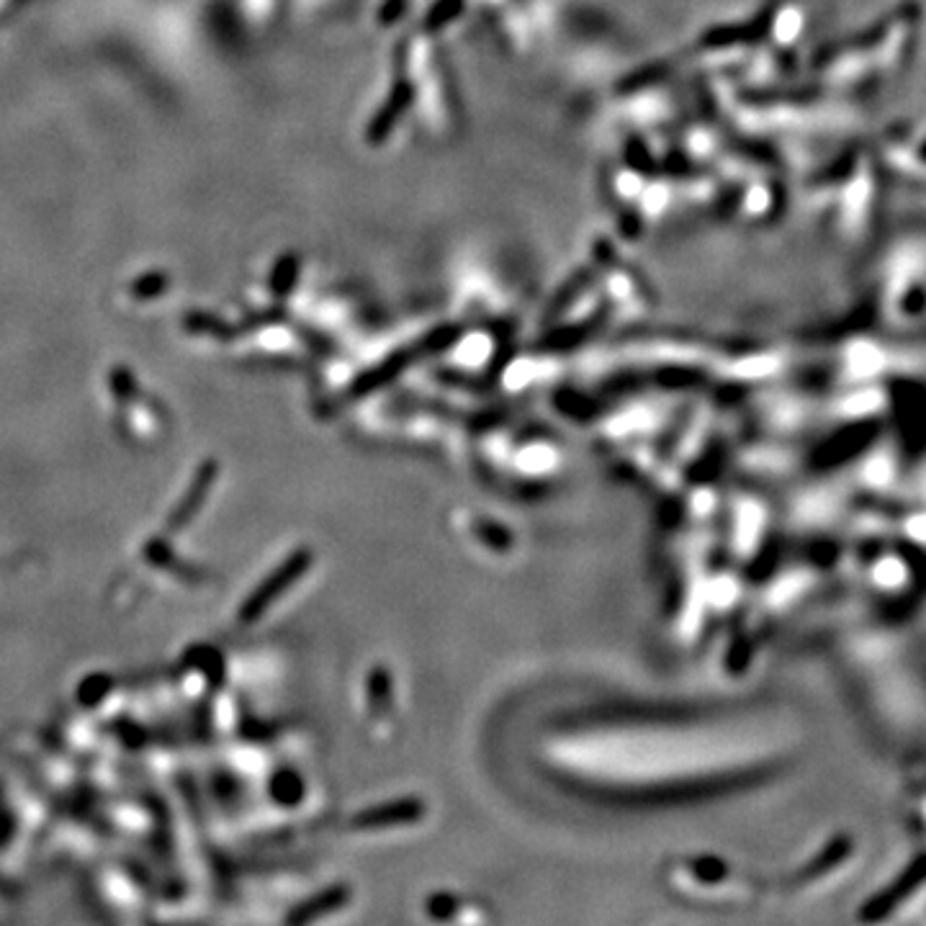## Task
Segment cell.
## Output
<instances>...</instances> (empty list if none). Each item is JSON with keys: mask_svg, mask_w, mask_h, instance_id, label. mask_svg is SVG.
Wrapping results in <instances>:
<instances>
[{"mask_svg": "<svg viewBox=\"0 0 926 926\" xmlns=\"http://www.w3.org/2000/svg\"><path fill=\"white\" fill-rule=\"evenodd\" d=\"M422 808L417 806V800H399L384 808H371L355 816V829H381V826H394V824H407L412 818H417Z\"/></svg>", "mask_w": 926, "mask_h": 926, "instance_id": "1", "label": "cell"}]
</instances>
